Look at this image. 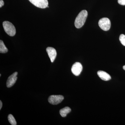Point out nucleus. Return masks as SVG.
Segmentation results:
<instances>
[{
    "label": "nucleus",
    "instance_id": "18",
    "mask_svg": "<svg viewBox=\"0 0 125 125\" xmlns=\"http://www.w3.org/2000/svg\"><path fill=\"white\" fill-rule=\"evenodd\" d=\"M1 76V74H0V76Z\"/></svg>",
    "mask_w": 125,
    "mask_h": 125
},
{
    "label": "nucleus",
    "instance_id": "4",
    "mask_svg": "<svg viewBox=\"0 0 125 125\" xmlns=\"http://www.w3.org/2000/svg\"><path fill=\"white\" fill-rule=\"evenodd\" d=\"M64 99L62 95H51L48 99L49 102L52 105H56L61 102Z\"/></svg>",
    "mask_w": 125,
    "mask_h": 125
},
{
    "label": "nucleus",
    "instance_id": "14",
    "mask_svg": "<svg viewBox=\"0 0 125 125\" xmlns=\"http://www.w3.org/2000/svg\"><path fill=\"white\" fill-rule=\"evenodd\" d=\"M118 2L119 4L125 5V0H118Z\"/></svg>",
    "mask_w": 125,
    "mask_h": 125
},
{
    "label": "nucleus",
    "instance_id": "6",
    "mask_svg": "<svg viewBox=\"0 0 125 125\" xmlns=\"http://www.w3.org/2000/svg\"><path fill=\"white\" fill-rule=\"evenodd\" d=\"M83 69V66L80 62H76L72 65L71 71L74 75L78 76L80 74Z\"/></svg>",
    "mask_w": 125,
    "mask_h": 125
},
{
    "label": "nucleus",
    "instance_id": "10",
    "mask_svg": "<svg viewBox=\"0 0 125 125\" xmlns=\"http://www.w3.org/2000/svg\"><path fill=\"white\" fill-rule=\"evenodd\" d=\"M71 109L69 107H66L60 110V114L62 117H65L67 114L71 112Z\"/></svg>",
    "mask_w": 125,
    "mask_h": 125
},
{
    "label": "nucleus",
    "instance_id": "5",
    "mask_svg": "<svg viewBox=\"0 0 125 125\" xmlns=\"http://www.w3.org/2000/svg\"><path fill=\"white\" fill-rule=\"evenodd\" d=\"M36 7L41 9H45L48 6V0H29Z\"/></svg>",
    "mask_w": 125,
    "mask_h": 125
},
{
    "label": "nucleus",
    "instance_id": "2",
    "mask_svg": "<svg viewBox=\"0 0 125 125\" xmlns=\"http://www.w3.org/2000/svg\"><path fill=\"white\" fill-rule=\"evenodd\" d=\"M3 28L9 36H14L15 35L16 31L14 26L10 22L5 21L2 23Z\"/></svg>",
    "mask_w": 125,
    "mask_h": 125
},
{
    "label": "nucleus",
    "instance_id": "12",
    "mask_svg": "<svg viewBox=\"0 0 125 125\" xmlns=\"http://www.w3.org/2000/svg\"><path fill=\"white\" fill-rule=\"evenodd\" d=\"M8 120L10 124L12 125H17L16 121L14 117L11 114H9L8 116Z\"/></svg>",
    "mask_w": 125,
    "mask_h": 125
},
{
    "label": "nucleus",
    "instance_id": "9",
    "mask_svg": "<svg viewBox=\"0 0 125 125\" xmlns=\"http://www.w3.org/2000/svg\"><path fill=\"white\" fill-rule=\"evenodd\" d=\"M97 74L101 79L105 81H107L111 80V76L106 72L102 71H99L97 72Z\"/></svg>",
    "mask_w": 125,
    "mask_h": 125
},
{
    "label": "nucleus",
    "instance_id": "16",
    "mask_svg": "<svg viewBox=\"0 0 125 125\" xmlns=\"http://www.w3.org/2000/svg\"><path fill=\"white\" fill-rule=\"evenodd\" d=\"M2 102L1 101H0V109H1V108L2 107Z\"/></svg>",
    "mask_w": 125,
    "mask_h": 125
},
{
    "label": "nucleus",
    "instance_id": "13",
    "mask_svg": "<svg viewBox=\"0 0 125 125\" xmlns=\"http://www.w3.org/2000/svg\"><path fill=\"white\" fill-rule=\"evenodd\" d=\"M119 40L121 43L125 46V35L123 34H121L119 37Z\"/></svg>",
    "mask_w": 125,
    "mask_h": 125
},
{
    "label": "nucleus",
    "instance_id": "3",
    "mask_svg": "<svg viewBox=\"0 0 125 125\" xmlns=\"http://www.w3.org/2000/svg\"><path fill=\"white\" fill-rule=\"evenodd\" d=\"M98 25L101 29L104 31H108L111 28V21L108 18H103L99 21Z\"/></svg>",
    "mask_w": 125,
    "mask_h": 125
},
{
    "label": "nucleus",
    "instance_id": "11",
    "mask_svg": "<svg viewBox=\"0 0 125 125\" xmlns=\"http://www.w3.org/2000/svg\"><path fill=\"white\" fill-rule=\"evenodd\" d=\"M8 51L7 48L5 46L2 40H0V52L1 53H5Z\"/></svg>",
    "mask_w": 125,
    "mask_h": 125
},
{
    "label": "nucleus",
    "instance_id": "8",
    "mask_svg": "<svg viewBox=\"0 0 125 125\" xmlns=\"http://www.w3.org/2000/svg\"><path fill=\"white\" fill-rule=\"evenodd\" d=\"M47 52L51 62H54L57 56V52L56 49L51 47H48L46 49Z\"/></svg>",
    "mask_w": 125,
    "mask_h": 125
},
{
    "label": "nucleus",
    "instance_id": "7",
    "mask_svg": "<svg viewBox=\"0 0 125 125\" xmlns=\"http://www.w3.org/2000/svg\"><path fill=\"white\" fill-rule=\"evenodd\" d=\"M18 72H14L8 78L6 83L7 87L10 88L14 84L18 79Z\"/></svg>",
    "mask_w": 125,
    "mask_h": 125
},
{
    "label": "nucleus",
    "instance_id": "1",
    "mask_svg": "<svg viewBox=\"0 0 125 125\" xmlns=\"http://www.w3.org/2000/svg\"><path fill=\"white\" fill-rule=\"evenodd\" d=\"M87 16L88 12L87 10H84L81 11L77 16L75 21L74 25L75 27L79 29L83 27L85 23Z\"/></svg>",
    "mask_w": 125,
    "mask_h": 125
},
{
    "label": "nucleus",
    "instance_id": "15",
    "mask_svg": "<svg viewBox=\"0 0 125 125\" xmlns=\"http://www.w3.org/2000/svg\"><path fill=\"white\" fill-rule=\"evenodd\" d=\"M4 5V2L2 0H0V7H1Z\"/></svg>",
    "mask_w": 125,
    "mask_h": 125
},
{
    "label": "nucleus",
    "instance_id": "17",
    "mask_svg": "<svg viewBox=\"0 0 125 125\" xmlns=\"http://www.w3.org/2000/svg\"><path fill=\"white\" fill-rule=\"evenodd\" d=\"M123 69L125 70V65H124V66H123Z\"/></svg>",
    "mask_w": 125,
    "mask_h": 125
}]
</instances>
